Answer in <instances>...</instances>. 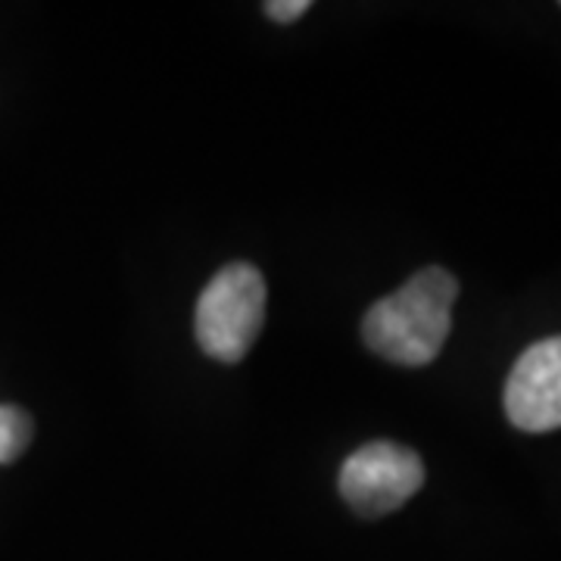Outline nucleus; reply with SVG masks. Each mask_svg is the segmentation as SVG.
Listing matches in <instances>:
<instances>
[{
  "instance_id": "obj_1",
  "label": "nucleus",
  "mask_w": 561,
  "mask_h": 561,
  "mask_svg": "<svg viewBox=\"0 0 561 561\" xmlns=\"http://www.w3.org/2000/svg\"><path fill=\"white\" fill-rule=\"evenodd\" d=\"M459 280L440 265L421 268L397 294L378 300L362 319V341L381 359L421 368L440 356L453 331Z\"/></svg>"
},
{
  "instance_id": "obj_2",
  "label": "nucleus",
  "mask_w": 561,
  "mask_h": 561,
  "mask_svg": "<svg viewBox=\"0 0 561 561\" xmlns=\"http://www.w3.org/2000/svg\"><path fill=\"white\" fill-rule=\"evenodd\" d=\"M265 321V278L250 262H231L203 287L197 300V343L216 362H241Z\"/></svg>"
},
{
  "instance_id": "obj_3",
  "label": "nucleus",
  "mask_w": 561,
  "mask_h": 561,
  "mask_svg": "<svg viewBox=\"0 0 561 561\" xmlns=\"http://www.w3.org/2000/svg\"><path fill=\"white\" fill-rule=\"evenodd\" d=\"M424 483L421 456L390 440L365 443L341 468V496L362 518H381L412 500Z\"/></svg>"
},
{
  "instance_id": "obj_4",
  "label": "nucleus",
  "mask_w": 561,
  "mask_h": 561,
  "mask_svg": "<svg viewBox=\"0 0 561 561\" xmlns=\"http://www.w3.org/2000/svg\"><path fill=\"white\" fill-rule=\"evenodd\" d=\"M505 415L527 434L561 427V337L524 350L505 381Z\"/></svg>"
},
{
  "instance_id": "obj_5",
  "label": "nucleus",
  "mask_w": 561,
  "mask_h": 561,
  "mask_svg": "<svg viewBox=\"0 0 561 561\" xmlns=\"http://www.w3.org/2000/svg\"><path fill=\"white\" fill-rule=\"evenodd\" d=\"M32 443V419L16 405H0V465L20 459Z\"/></svg>"
},
{
  "instance_id": "obj_6",
  "label": "nucleus",
  "mask_w": 561,
  "mask_h": 561,
  "mask_svg": "<svg viewBox=\"0 0 561 561\" xmlns=\"http://www.w3.org/2000/svg\"><path fill=\"white\" fill-rule=\"evenodd\" d=\"M309 0H268L262 10H265V16L272 22H280V25H287V22H297L300 16L309 13Z\"/></svg>"
}]
</instances>
